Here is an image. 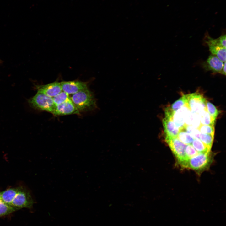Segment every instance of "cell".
I'll use <instances>...</instances> for the list:
<instances>
[{"instance_id": "obj_13", "label": "cell", "mask_w": 226, "mask_h": 226, "mask_svg": "<svg viewBox=\"0 0 226 226\" xmlns=\"http://www.w3.org/2000/svg\"><path fill=\"white\" fill-rule=\"evenodd\" d=\"M19 188H10L0 192V197L5 203L10 205L20 190Z\"/></svg>"}, {"instance_id": "obj_19", "label": "cell", "mask_w": 226, "mask_h": 226, "mask_svg": "<svg viewBox=\"0 0 226 226\" xmlns=\"http://www.w3.org/2000/svg\"><path fill=\"white\" fill-rule=\"evenodd\" d=\"M187 94L184 95L172 104L170 108L175 112L187 104Z\"/></svg>"}, {"instance_id": "obj_17", "label": "cell", "mask_w": 226, "mask_h": 226, "mask_svg": "<svg viewBox=\"0 0 226 226\" xmlns=\"http://www.w3.org/2000/svg\"><path fill=\"white\" fill-rule=\"evenodd\" d=\"M191 145L198 153L209 152L211 148L199 139H194Z\"/></svg>"}, {"instance_id": "obj_14", "label": "cell", "mask_w": 226, "mask_h": 226, "mask_svg": "<svg viewBox=\"0 0 226 226\" xmlns=\"http://www.w3.org/2000/svg\"><path fill=\"white\" fill-rule=\"evenodd\" d=\"M201 124L198 114L191 111L186 118L185 126H190L198 129Z\"/></svg>"}, {"instance_id": "obj_8", "label": "cell", "mask_w": 226, "mask_h": 226, "mask_svg": "<svg viewBox=\"0 0 226 226\" xmlns=\"http://www.w3.org/2000/svg\"><path fill=\"white\" fill-rule=\"evenodd\" d=\"M35 88L38 92L52 98L62 91L60 83L57 82L45 85H36Z\"/></svg>"}, {"instance_id": "obj_24", "label": "cell", "mask_w": 226, "mask_h": 226, "mask_svg": "<svg viewBox=\"0 0 226 226\" xmlns=\"http://www.w3.org/2000/svg\"><path fill=\"white\" fill-rule=\"evenodd\" d=\"M206 106L209 114L213 118L216 119L219 114L217 108L212 103L207 101L206 102Z\"/></svg>"}, {"instance_id": "obj_23", "label": "cell", "mask_w": 226, "mask_h": 226, "mask_svg": "<svg viewBox=\"0 0 226 226\" xmlns=\"http://www.w3.org/2000/svg\"><path fill=\"white\" fill-rule=\"evenodd\" d=\"M183 129L189 134L194 139H199L201 133L198 129L190 126H185Z\"/></svg>"}, {"instance_id": "obj_16", "label": "cell", "mask_w": 226, "mask_h": 226, "mask_svg": "<svg viewBox=\"0 0 226 226\" xmlns=\"http://www.w3.org/2000/svg\"><path fill=\"white\" fill-rule=\"evenodd\" d=\"M198 115L201 124L214 126L216 119H214L210 115L207 110H203Z\"/></svg>"}, {"instance_id": "obj_1", "label": "cell", "mask_w": 226, "mask_h": 226, "mask_svg": "<svg viewBox=\"0 0 226 226\" xmlns=\"http://www.w3.org/2000/svg\"><path fill=\"white\" fill-rule=\"evenodd\" d=\"M70 99L79 112L91 110L96 107L94 95L88 88L73 94Z\"/></svg>"}, {"instance_id": "obj_6", "label": "cell", "mask_w": 226, "mask_h": 226, "mask_svg": "<svg viewBox=\"0 0 226 226\" xmlns=\"http://www.w3.org/2000/svg\"><path fill=\"white\" fill-rule=\"evenodd\" d=\"M33 199L30 193L20 190L10 206L17 209L31 207L33 204Z\"/></svg>"}, {"instance_id": "obj_21", "label": "cell", "mask_w": 226, "mask_h": 226, "mask_svg": "<svg viewBox=\"0 0 226 226\" xmlns=\"http://www.w3.org/2000/svg\"><path fill=\"white\" fill-rule=\"evenodd\" d=\"M52 99L54 103L56 105L62 104L71 100L69 95L63 91L52 97Z\"/></svg>"}, {"instance_id": "obj_25", "label": "cell", "mask_w": 226, "mask_h": 226, "mask_svg": "<svg viewBox=\"0 0 226 226\" xmlns=\"http://www.w3.org/2000/svg\"><path fill=\"white\" fill-rule=\"evenodd\" d=\"M198 129L201 133H205L214 135V126L201 124Z\"/></svg>"}, {"instance_id": "obj_26", "label": "cell", "mask_w": 226, "mask_h": 226, "mask_svg": "<svg viewBox=\"0 0 226 226\" xmlns=\"http://www.w3.org/2000/svg\"><path fill=\"white\" fill-rule=\"evenodd\" d=\"M198 153L191 144L186 145L185 149L186 159L194 156Z\"/></svg>"}, {"instance_id": "obj_12", "label": "cell", "mask_w": 226, "mask_h": 226, "mask_svg": "<svg viewBox=\"0 0 226 226\" xmlns=\"http://www.w3.org/2000/svg\"><path fill=\"white\" fill-rule=\"evenodd\" d=\"M162 123L165 137H177L180 130L175 125L172 118L165 116Z\"/></svg>"}, {"instance_id": "obj_11", "label": "cell", "mask_w": 226, "mask_h": 226, "mask_svg": "<svg viewBox=\"0 0 226 226\" xmlns=\"http://www.w3.org/2000/svg\"><path fill=\"white\" fill-rule=\"evenodd\" d=\"M80 112L73 103L71 100L62 104L56 105L53 114L56 116H64L79 114Z\"/></svg>"}, {"instance_id": "obj_22", "label": "cell", "mask_w": 226, "mask_h": 226, "mask_svg": "<svg viewBox=\"0 0 226 226\" xmlns=\"http://www.w3.org/2000/svg\"><path fill=\"white\" fill-rule=\"evenodd\" d=\"M214 136L209 134L201 133L199 139L204 144L211 148L213 143Z\"/></svg>"}, {"instance_id": "obj_27", "label": "cell", "mask_w": 226, "mask_h": 226, "mask_svg": "<svg viewBox=\"0 0 226 226\" xmlns=\"http://www.w3.org/2000/svg\"><path fill=\"white\" fill-rule=\"evenodd\" d=\"M220 46L226 48V35L221 36L218 38Z\"/></svg>"}, {"instance_id": "obj_18", "label": "cell", "mask_w": 226, "mask_h": 226, "mask_svg": "<svg viewBox=\"0 0 226 226\" xmlns=\"http://www.w3.org/2000/svg\"><path fill=\"white\" fill-rule=\"evenodd\" d=\"M177 137L186 145L191 144L194 139L184 129L180 130Z\"/></svg>"}, {"instance_id": "obj_2", "label": "cell", "mask_w": 226, "mask_h": 226, "mask_svg": "<svg viewBox=\"0 0 226 226\" xmlns=\"http://www.w3.org/2000/svg\"><path fill=\"white\" fill-rule=\"evenodd\" d=\"M28 102L33 108L46 111L53 114L56 106L52 97L38 92L35 95L28 100Z\"/></svg>"}, {"instance_id": "obj_20", "label": "cell", "mask_w": 226, "mask_h": 226, "mask_svg": "<svg viewBox=\"0 0 226 226\" xmlns=\"http://www.w3.org/2000/svg\"><path fill=\"white\" fill-rule=\"evenodd\" d=\"M17 209L4 203L0 197V217L10 214Z\"/></svg>"}, {"instance_id": "obj_28", "label": "cell", "mask_w": 226, "mask_h": 226, "mask_svg": "<svg viewBox=\"0 0 226 226\" xmlns=\"http://www.w3.org/2000/svg\"><path fill=\"white\" fill-rule=\"evenodd\" d=\"M220 73L224 75H226V62H224L223 66Z\"/></svg>"}, {"instance_id": "obj_4", "label": "cell", "mask_w": 226, "mask_h": 226, "mask_svg": "<svg viewBox=\"0 0 226 226\" xmlns=\"http://www.w3.org/2000/svg\"><path fill=\"white\" fill-rule=\"evenodd\" d=\"M165 139L180 163L186 159L185 153L186 144L180 141L177 137H165Z\"/></svg>"}, {"instance_id": "obj_10", "label": "cell", "mask_w": 226, "mask_h": 226, "mask_svg": "<svg viewBox=\"0 0 226 226\" xmlns=\"http://www.w3.org/2000/svg\"><path fill=\"white\" fill-rule=\"evenodd\" d=\"M190 111L187 104L174 112L173 120L176 126L180 130L184 129L186 118Z\"/></svg>"}, {"instance_id": "obj_3", "label": "cell", "mask_w": 226, "mask_h": 226, "mask_svg": "<svg viewBox=\"0 0 226 226\" xmlns=\"http://www.w3.org/2000/svg\"><path fill=\"white\" fill-rule=\"evenodd\" d=\"M211 155L210 152L199 153L194 156L189 158L180 164L186 168L195 170H200L205 168L211 161Z\"/></svg>"}, {"instance_id": "obj_7", "label": "cell", "mask_w": 226, "mask_h": 226, "mask_svg": "<svg viewBox=\"0 0 226 226\" xmlns=\"http://www.w3.org/2000/svg\"><path fill=\"white\" fill-rule=\"evenodd\" d=\"M60 83L62 91L68 95L73 94L88 89L86 83L79 81H64Z\"/></svg>"}, {"instance_id": "obj_5", "label": "cell", "mask_w": 226, "mask_h": 226, "mask_svg": "<svg viewBox=\"0 0 226 226\" xmlns=\"http://www.w3.org/2000/svg\"><path fill=\"white\" fill-rule=\"evenodd\" d=\"M187 104L191 111L199 114L207 110V101L203 96L198 93L187 94Z\"/></svg>"}, {"instance_id": "obj_15", "label": "cell", "mask_w": 226, "mask_h": 226, "mask_svg": "<svg viewBox=\"0 0 226 226\" xmlns=\"http://www.w3.org/2000/svg\"><path fill=\"white\" fill-rule=\"evenodd\" d=\"M209 50L212 55L217 57L223 62H226V48L219 46H209Z\"/></svg>"}, {"instance_id": "obj_9", "label": "cell", "mask_w": 226, "mask_h": 226, "mask_svg": "<svg viewBox=\"0 0 226 226\" xmlns=\"http://www.w3.org/2000/svg\"><path fill=\"white\" fill-rule=\"evenodd\" d=\"M224 62L217 56L212 54L202 63V66L206 71L220 73L223 66Z\"/></svg>"}]
</instances>
